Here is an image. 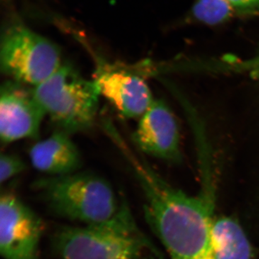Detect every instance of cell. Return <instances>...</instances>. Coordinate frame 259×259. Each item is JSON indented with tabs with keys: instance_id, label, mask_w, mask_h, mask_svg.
Returning a JSON list of instances; mask_svg holds the SVG:
<instances>
[{
	"instance_id": "cell-1",
	"label": "cell",
	"mask_w": 259,
	"mask_h": 259,
	"mask_svg": "<svg viewBox=\"0 0 259 259\" xmlns=\"http://www.w3.org/2000/svg\"><path fill=\"white\" fill-rule=\"evenodd\" d=\"M133 161L146 221L171 258L215 259L211 235L215 192L202 189L198 195H189L148 165Z\"/></svg>"
},
{
	"instance_id": "cell-2",
	"label": "cell",
	"mask_w": 259,
	"mask_h": 259,
	"mask_svg": "<svg viewBox=\"0 0 259 259\" xmlns=\"http://www.w3.org/2000/svg\"><path fill=\"white\" fill-rule=\"evenodd\" d=\"M51 243L59 259H164L138 226L126 199L105 222L60 227Z\"/></svg>"
},
{
	"instance_id": "cell-3",
	"label": "cell",
	"mask_w": 259,
	"mask_h": 259,
	"mask_svg": "<svg viewBox=\"0 0 259 259\" xmlns=\"http://www.w3.org/2000/svg\"><path fill=\"white\" fill-rule=\"evenodd\" d=\"M32 188L54 215L82 226L115 217L126 199L116 193L108 181L88 172L40 179Z\"/></svg>"
},
{
	"instance_id": "cell-4",
	"label": "cell",
	"mask_w": 259,
	"mask_h": 259,
	"mask_svg": "<svg viewBox=\"0 0 259 259\" xmlns=\"http://www.w3.org/2000/svg\"><path fill=\"white\" fill-rule=\"evenodd\" d=\"M34 93L56 131L71 135L91 128L96 120L100 94L94 80L63 64Z\"/></svg>"
},
{
	"instance_id": "cell-5",
	"label": "cell",
	"mask_w": 259,
	"mask_h": 259,
	"mask_svg": "<svg viewBox=\"0 0 259 259\" xmlns=\"http://www.w3.org/2000/svg\"><path fill=\"white\" fill-rule=\"evenodd\" d=\"M64 64L54 42L15 18L5 25L0 42V69L8 77L35 88Z\"/></svg>"
},
{
	"instance_id": "cell-6",
	"label": "cell",
	"mask_w": 259,
	"mask_h": 259,
	"mask_svg": "<svg viewBox=\"0 0 259 259\" xmlns=\"http://www.w3.org/2000/svg\"><path fill=\"white\" fill-rule=\"evenodd\" d=\"M41 218L10 192L0 197V253L4 259H38Z\"/></svg>"
},
{
	"instance_id": "cell-7",
	"label": "cell",
	"mask_w": 259,
	"mask_h": 259,
	"mask_svg": "<svg viewBox=\"0 0 259 259\" xmlns=\"http://www.w3.org/2000/svg\"><path fill=\"white\" fill-rule=\"evenodd\" d=\"M34 88L7 79L0 88V139L3 144L37 139L46 117Z\"/></svg>"
},
{
	"instance_id": "cell-8",
	"label": "cell",
	"mask_w": 259,
	"mask_h": 259,
	"mask_svg": "<svg viewBox=\"0 0 259 259\" xmlns=\"http://www.w3.org/2000/svg\"><path fill=\"white\" fill-rule=\"evenodd\" d=\"M93 80L100 96L125 118H140L155 100L144 76L127 66L99 61Z\"/></svg>"
},
{
	"instance_id": "cell-9",
	"label": "cell",
	"mask_w": 259,
	"mask_h": 259,
	"mask_svg": "<svg viewBox=\"0 0 259 259\" xmlns=\"http://www.w3.org/2000/svg\"><path fill=\"white\" fill-rule=\"evenodd\" d=\"M133 140L146 154L164 161H182L180 133L176 117L163 100H155L139 118Z\"/></svg>"
},
{
	"instance_id": "cell-10",
	"label": "cell",
	"mask_w": 259,
	"mask_h": 259,
	"mask_svg": "<svg viewBox=\"0 0 259 259\" xmlns=\"http://www.w3.org/2000/svg\"><path fill=\"white\" fill-rule=\"evenodd\" d=\"M70 136L56 131L49 137L35 143L29 151L32 166L49 177L79 171L82 164L81 153Z\"/></svg>"
},
{
	"instance_id": "cell-11",
	"label": "cell",
	"mask_w": 259,
	"mask_h": 259,
	"mask_svg": "<svg viewBox=\"0 0 259 259\" xmlns=\"http://www.w3.org/2000/svg\"><path fill=\"white\" fill-rule=\"evenodd\" d=\"M211 235L215 259H253L251 245L236 220H213Z\"/></svg>"
},
{
	"instance_id": "cell-12",
	"label": "cell",
	"mask_w": 259,
	"mask_h": 259,
	"mask_svg": "<svg viewBox=\"0 0 259 259\" xmlns=\"http://www.w3.org/2000/svg\"><path fill=\"white\" fill-rule=\"evenodd\" d=\"M238 15L228 0H195L188 18L194 23L214 26L229 22Z\"/></svg>"
},
{
	"instance_id": "cell-13",
	"label": "cell",
	"mask_w": 259,
	"mask_h": 259,
	"mask_svg": "<svg viewBox=\"0 0 259 259\" xmlns=\"http://www.w3.org/2000/svg\"><path fill=\"white\" fill-rule=\"evenodd\" d=\"M207 73L247 75L259 82V52L249 58L227 55L206 61Z\"/></svg>"
},
{
	"instance_id": "cell-14",
	"label": "cell",
	"mask_w": 259,
	"mask_h": 259,
	"mask_svg": "<svg viewBox=\"0 0 259 259\" xmlns=\"http://www.w3.org/2000/svg\"><path fill=\"white\" fill-rule=\"evenodd\" d=\"M27 168L26 163L21 158L11 153H2L0 156V181L2 185Z\"/></svg>"
},
{
	"instance_id": "cell-15",
	"label": "cell",
	"mask_w": 259,
	"mask_h": 259,
	"mask_svg": "<svg viewBox=\"0 0 259 259\" xmlns=\"http://www.w3.org/2000/svg\"><path fill=\"white\" fill-rule=\"evenodd\" d=\"M240 15H259V0H228Z\"/></svg>"
}]
</instances>
